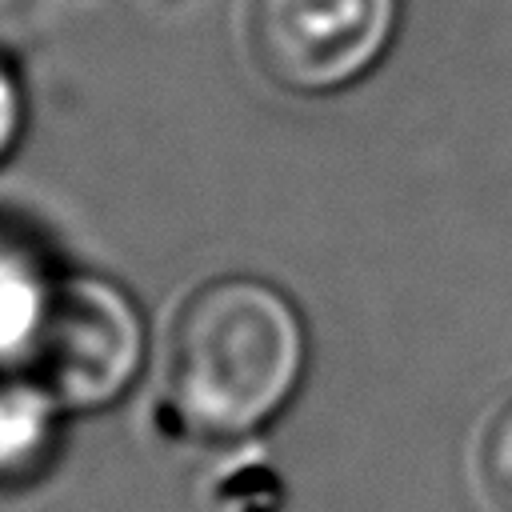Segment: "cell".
I'll use <instances>...</instances> for the list:
<instances>
[{
    "label": "cell",
    "mask_w": 512,
    "mask_h": 512,
    "mask_svg": "<svg viewBox=\"0 0 512 512\" xmlns=\"http://www.w3.org/2000/svg\"><path fill=\"white\" fill-rule=\"evenodd\" d=\"M304 328L284 292L252 276L196 288L168 328L164 396L200 436L264 424L296 388Z\"/></svg>",
    "instance_id": "cell-1"
},
{
    "label": "cell",
    "mask_w": 512,
    "mask_h": 512,
    "mask_svg": "<svg viewBox=\"0 0 512 512\" xmlns=\"http://www.w3.org/2000/svg\"><path fill=\"white\" fill-rule=\"evenodd\" d=\"M140 356L144 324L136 304L108 280L68 276L52 280L20 364L56 408H100L132 384Z\"/></svg>",
    "instance_id": "cell-2"
},
{
    "label": "cell",
    "mask_w": 512,
    "mask_h": 512,
    "mask_svg": "<svg viewBox=\"0 0 512 512\" xmlns=\"http://www.w3.org/2000/svg\"><path fill=\"white\" fill-rule=\"evenodd\" d=\"M248 60L288 92H336L392 44L400 0H240Z\"/></svg>",
    "instance_id": "cell-3"
},
{
    "label": "cell",
    "mask_w": 512,
    "mask_h": 512,
    "mask_svg": "<svg viewBox=\"0 0 512 512\" xmlns=\"http://www.w3.org/2000/svg\"><path fill=\"white\" fill-rule=\"evenodd\" d=\"M52 280L36 264V256L0 236V364L4 360H24L36 324L44 316Z\"/></svg>",
    "instance_id": "cell-4"
},
{
    "label": "cell",
    "mask_w": 512,
    "mask_h": 512,
    "mask_svg": "<svg viewBox=\"0 0 512 512\" xmlns=\"http://www.w3.org/2000/svg\"><path fill=\"white\" fill-rule=\"evenodd\" d=\"M52 412L48 392L28 384H0V480L28 476L48 444H52Z\"/></svg>",
    "instance_id": "cell-5"
},
{
    "label": "cell",
    "mask_w": 512,
    "mask_h": 512,
    "mask_svg": "<svg viewBox=\"0 0 512 512\" xmlns=\"http://www.w3.org/2000/svg\"><path fill=\"white\" fill-rule=\"evenodd\" d=\"M476 476L484 496L492 500L496 512H512V400L488 420L480 436V456H476Z\"/></svg>",
    "instance_id": "cell-6"
},
{
    "label": "cell",
    "mask_w": 512,
    "mask_h": 512,
    "mask_svg": "<svg viewBox=\"0 0 512 512\" xmlns=\"http://www.w3.org/2000/svg\"><path fill=\"white\" fill-rule=\"evenodd\" d=\"M20 124H24V96H20V84H16L12 68L0 60V160L12 152V144L20 136Z\"/></svg>",
    "instance_id": "cell-7"
}]
</instances>
